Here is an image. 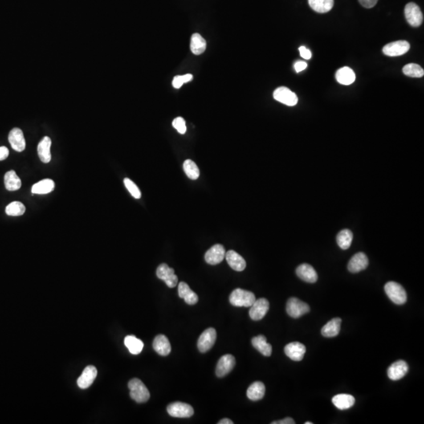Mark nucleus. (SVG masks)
<instances>
[{"label": "nucleus", "mask_w": 424, "mask_h": 424, "mask_svg": "<svg viewBox=\"0 0 424 424\" xmlns=\"http://www.w3.org/2000/svg\"><path fill=\"white\" fill-rule=\"evenodd\" d=\"M130 396L134 401L138 403H145L150 398V393L146 386L139 379H132L128 383Z\"/></svg>", "instance_id": "nucleus-1"}, {"label": "nucleus", "mask_w": 424, "mask_h": 424, "mask_svg": "<svg viewBox=\"0 0 424 424\" xmlns=\"http://www.w3.org/2000/svg\"><path fill=\"white\" fill-rule=\"evenodd\" d=\"M255 295L251 291L237 288L230 295V302L237 307H250L254 303Z\"/></svg>", "instance_id": "nucleus-2"}, {"label": "nucleus", "mask_w": 424, "mask_h": 424, "mask_svg": "<svg viewBox=\"0 0 424 424\" xmlns=\"http://www.w3.org/2000/svg\"><path fill=\"white\" fill-rule=\"evenodd\" d=\"M384 290L389 299L397 305L405 304L407 301V294L404 287L394 282L386 283Z\"/></svg>", "instance_id": "nucleus-3"}, {"label": "nucleus", "mask_w": 424, "mask_h": 424, "mask_svg": "<svg viewBox=\"0 0 424 424\" xmlns=\"http://www.w3.org/2000/svg\"><path fill=\"white\" fill-rule=\"evenodd\" d=\"M286 311L287 315L293 318H299L310 312L309 305L295 297L290 298L287 302Z\"/></svg>", "instance_id": "nucleus-4"}, {"label": "nucleus", "mask_w": 424, "mask_h": 424, "mask_svg": "<svg viewBox=\"0 0 424 424\" xmlns=\"http://www.w3.org/2000/svg\"><path fill=\"white\" fill-rule=\"evenodd\" d=\"M167 411L171 417L176 418H189L194 413L193 407L189 404L179 401L170 404Z\"/></svg>", "instance_id": "nucleus-5"}, {"label": "nucleus", "mask_w": 424, "mask_h": 424, "mask_svg": "<svg viewBox=\"0 0 424 424\" xmlns=\"http://www.w3.org/2000/svg\"><path fill=\"white\" fill-rule=\"evenodd\" d=\"M405 16L408 23L412 27H419L424 21V16L421 8L414 2H409L405 6Z\"/></svg>", "instance_id": "nucleus-6"}, {"label": "nucleus", "mask_w": 424, "mask_h": 424, "mask_svg": "<svg viewBox=\"0 0 424 424\" xmlns=\"http://www.w3.org/2000/svg\"><path fill=\"white\" fill-rule=\"evenodd\" d=\"M410 49V44L405 40L389 42L383 48V52L387 56L397 57L406 54Z\"/></svg>", "instance_id": "nucleus-7"}, {"label": "nucleus", "mask_w": 424, "mask_h": 424, "mask_svg": "<svg viewBox=\"0 0 424 424\" xmlns=\"http://www.w3.org/2000/svg\"><path fill=\"white\" fill-rule=\"evenodd\" d=\"M270 309L269 301L264 298L257 299L250 307L249 315L253 320H260L266 316Z\"/></svg>", "instance_id": "nucleus-8"}, {"label": "nucleus", "mask_w": 424, "mask_h": 424, "mask_svg": "<svg viewBox=\"0 0 424 424\" xmlns=\"http://www.w3.org/2000/svg\"><path fill=\"white\" fill-rule=\"evenodd\" d=\"M217 338L216 330L209 328L201 334L197 342V347L201 353H206L214 346Z\"/></svg>", "instance_id": "nucleus-9"}, {"label": "nucleus", "mask_w": 424, "mask_h": 424, "mask_svg": "<svg viewBox=\"0 0 424 424\" xmlns=\"http://www.w3.org/2000/svg\"><path fill=\"white\" fill-rule=\"evenodd\" d=\"M156 276L159 279L164 281L167 285L171 288L176 287L177 284L178 279L175 274V270L169 267L166 263H162L158 266L156 270Z\"/></svg>", "instance_id": "nucleus-10"}, {"label": "nucleus", "mask_w": 424, "mask_h": 424, "mask_svg": "<svg viewBox=\"0 0 424 424\" xmlns=\"http://www.w3.org/2000/svg\"><path fill=\"white\" fill-rule=\"evenodd\" d=\"M274 98L275 100L286 106H294L298 103L297 95L287 87H282L276 89L274 92Z\"/></svg>", "instance_id": "nucleus-11"}, {"label": "nucleus", "mask_w": 424, "mask_h": 424, "mask_svg": "<svg viewBox=\"0 0 424 424\" xmlns=\"http://www.w3.org/2000/svg\"><path fill=\"white\" fill-rule=\"evenodd\" d=\"M235 357H233V355H223L218 360V364L216 366V376L218 377H224L229 374L233 370V367L235 366Z\"/></svg>", "instance_id": "nucleus-12"}, {"label": "nucleus", "mask_w": 424, "mask_h": 424, "mask_svg": "<svg viewBox=\"0 0 424 424\" xmlns=\"http://www.w3.org/2000/svg\"><path fill=\"white\" fill-rule=\"evenodd\" d=\"M409 372V365L405 360H397L389 367L388 371V377L393 381L402 379Z\"/></svg>", "instance_id": "nucleus-13"}, {"label": "nucleus", "mask_w": 424, "mask_h": 424, "mask_svg": "<svg viewBox=\"0 0 424 424\" xmlns=\"http://www.w3.org/2000/svg\"><path fill=\"white\" fill-rule=\"evenodd\" d=\"M306 351H307L306 347L299 342L288 343L284 347L285 354L290 359L295 360V361H300V360H303Z\"/></svg>", "instance_id": "nucleus-14"}, {"label": "nucleus", "mask_w": 424, "mask_h": 424, "mask_svg": "<svg viewBox=\"0 0 424 424\" xmlns=\"http://www.w3.org/2000/svg\"><path fill=\"white\" fill-rule=\"evenodd\" d=\"M226 256V250L222 245H215L205 254V261L210 265L219 264Z\"/></svg>", "instance_id": "nucleus-15"}, {"label": "nucleus", "mask_w": 424, "mask_h": 424, "mask_svg": "<svg viewBox=\"0 0 424 424\" xmlns=\"http://www.w3.org/2000/svg\"><path fill=\"white\" fill-rule=\"evenodd\" d=\"M368 266V259L366 254L363 252H358L351 258L347 267L350 272L356 274L365 270Z\"/></svg>", "instance_id": "nucleus-16"}, {"label": "nucleus", "mask_w": 424, "mask_h": 424, "mask_svg": "<svg viewBox=\"0 0 424 424\" xmlns=\"http://www.w3.org/2000/svg\"><path fill=\"white\" fill-rule=\"evenodd\" d=\"M97 374H98V371L95 366L89 365L86 367L81 376L78 378L77 385L79 386V388L81 389H87L90 388L95 381Z\"/></svg>", "instance_id": "nucleus-17"}, {"label": "nucleus", "mask_w": 424, "mask_h": 424, "mask_svg": "<svg viewBox=\"0 0 424 424\" xmlns=\"http://www.w3.org/2000/svg\"><path fill=\"white\" fill-rule=\"evenodd\" d=\"M8 140L10 141V145L17 152H22L25 150L26 146L24 134L20 128H14L10 131L8 136Z\"/></svg>", "instance_id": "nucleus-18"}, {"label": "nucleus", "mask_w": 424, "mask_h": 424, "mask_svg": "<svg viewBox=\"0 0 424 424\" xmlns=\"http://www.w3.org/2000/svg\"><path fill=\"white\" fill-rule=\"evenodd\" d=\"M296 274L301 280L307 283H315L318 281V276L316 270L311 265L303 263L298 266Z\"/></svg>", "instance_id": "nucleus-19"}, {"label": "nucleus", "mask_w": 424, "mask_h": 424, "mask_svg": "<svg viewBox=\"0 0 424 424\" xmlns=\"http://www.w3.org/2000/svg\"><path fill=\"white\" fill-rule=\"evenodd\" d=\"M152 347H153V349L156 353L161 355V356H164V357L169 355L171 351H172L171 343H170L167 336H164V335H158L156 336L153 340Z\"/></svg>", "instance_id": "nucleus-20"}, {"label": "nucleus", "mask_w": 424, "mask_h": 424, "mask_svg": "<svg viewBox=\"0 0 424 424\" xmlns=\"http://www.w3.org/2000/svg\"><path fill=\"white\" fill-rule=\"evenodd\" d=\"M226 258L228 264L233 270L236 271H243L246 268V262L245 258L241 256V254L236 252L233 250L226 252Z\"/></svg>", "instance_id": "nucleus-21"}, {"label": "nucleus", "mask_w": 424, "mask_h": 424, "mask_svg": "<svg viewBox=\"0 0 424 424\" xmlns=\"http://www.w3.org/2000/svg\"><path fill=\"white\" fill-rule=\"evenodd\" d=\"M178 295L189 305H195L198 302V295L191 289L185 282H180L178 284Z\"/></svg>", "instance_id": "nucleus-22"}, {"label": "nucleus", "mask_w": 424, "mask_h": 424, "mask_svg": "<svg viewBox=\"0 0 424 424\" xmlns=\"http://www.w3.org/2000/svg\"><path fill=\"white\" fill-rule=\"evenodd\" d=\"M50 147H51V139L47 136L43 138L39 143L37 150H38L39 159L42 163L47 164L51 160Z\"/></svg>", "instance_id": "nucleus-23"}, {"label": "nucleus", "mask_w": 424, "mask_h": 424, "mask_svg": "<svg viewBox=\"0 0 424 424\" xmlns=\"http://www.w3.org/2000/svg\"><path fill=\"white\" fill-rule=\"evenodd\" d=\"M253 347L259 351L262 355L266 357H270L272 354V346L266 341V338L262 335L255 336L251 339Z\"/></svg>", "instance_id": "nucleus-24"}, {"label": "nucleus", "mask_w": 424, "mask_h": 424, "mask_svg": "<svg viewBox=\"0 0 424 424\" xmlns=\"http://www.w3.org/2000/svg\"><path fill=\"white\" fill-rule=\"evenodd\" d=\"M332 403L337 409L345 410V409H350L354 405L355 398L351 394L341 393L332 397Z\"/></svg>", "instance_id": "nucleus-25"}, {"label": "nucleus", "mask_w": 424, "mask_h": 424, "mask_svg": "<svg viewBox=\"0 0 424 424\" xmlns=\"http://www.w3.org/2000/svg\"><path fill=\"white\" fill-rule=\"evenodd\" d=\"M342 320L340 318H333L332 320L328 321L325 325L322 328V336L327 338L335 337L339 335L340 332V324Z\"/></svg>", "instance_id": "nucleus-26"}, {"label": "nucleus", "mask_w": 424, "mask_h": 424, "mask_svg": "<svg viewBox=\"0 0 424 424\" xmlns=\"http://www.w3.org/2000/svg\"><path fill=\"white\" fill-rule=\"evenodd\" d=\"M266 388L262 382H254L249 387L247 396L251 401H256L262 399L265 395Z\"/></svg>", "instance_id": "nucleus-27"}, {"label": "nucleus", "mask_w": 424, "mask_h": 424, "mask_svg": "<svg viewBox=\"0 0 424 424\" xmlns=\"http://www.w3.org/2000/svg\"><path fill=\"white\" fill-rule=\"evenodd\" d=\"M336 79L340 84L348 86L355 81L356 75L353 70L350 68L343 67L336 71Z\"/></svg>", "instance_id": "nucleus-28"}, {"label": "nucleus", "mask_w": 424, "mask_h": 424, "mask_svg": "<svg viewBox=\"0 0 424 424\" xmlns=\"http://www.w3.org/2000/svg\"><path fill=\"white\" fill-rule=\"evenodd\" d=\"M207 48V42L198 33H195L191 37L190 50L193 54L200 55L205 52Z\"/></svg>", "instance_id": "nucleus-29"}, {"label": "nucleus", "mask_w": 424, "mask_h": 424, "mask_svg": "<svg viewBox=\"0 0 424 424\" xmlns=\"http://www.w3.org/2000/svg\"><path fill=\"white\" fill-rule=\"evenodd\" d=\"M308 3L313 10L324 14L333 8L334 0H308Z\"/></svg>", "instance_id": "nucleus-30"}, {"label": "nucleus", "mask_w": 424, "mask_h": 424, "mask_svg": "<svg viewBox=\"0 0 424 424\" xmlns=\"http://www.w3.org/2000/svg\"><path fill=\"white\" fill-rule=\"evenodd\" d=\"M54 186H55V183L53 180L49 178L41 180L39 182L33 185L32 193L33 194H47L54 190Z\"/></svg>", "instance_id": "nucleus-31"}, {"label": "nucleus", "mask_w": 424, "mask_h": 424, "mask_svg": "<svg viewBox=\"0 0 424 424\" xmlns=\"http://www.w3.org/2000/svg\"><path fill=\"white\" fill-rule=\"evenodd\" d=\"M4 184L7 190H18L21 187V180L14 171H10L4 176Z\"/></svg>", "instance_id": "nucleus-32"}, {"label": "nucleus", "mask_w": 424, "mask_h": 424, "mask_svg": "<svg viewBox=\"0 0 424 424\" xmlns=\"http://www.w3.org/2000/svg\"><path fill=\"white\" fill-rule=\"evenodd\" d=\"M124 344L132 354H139L142 351L144 343L135 336H127L124 339Z\"/></svg>", "instance_id": "nucleus-33"}, {"label": "nucleus", "mask_w": 424, "mask_h": 424, "mask_svg": "<svg viewBox=\"0 0 424 424\" xmlns=\"http://www.w3.org/2000/svg\"><path fill=\"white\" fill-rule=\"evenodd\" d=\"M338 245L343 250H347L351 247L353 241V233L351 230H343L338 233L336 237Z\"/></svg>", "instance_id": "nucleus-34"}, {"label": "nucleus", "mask_w": 424, "mask_h": 424, "mask_svg": "<svg viewBox=\"0 0 424 424\" xmlns=\"http://www.w3.org/2000/svg\"><path fill=\"white\" fill-rule=\"evenodd\" d=\"M403 72L407 76L413 78H421L424 76V71L421 66L417 64H408L403 68Z\"/></svg>", "instance_id": "nucleus-35"}, {"label": "nucleus", "mask_w": 424, "mask_h": 424, "mask_svg": "<svg viewBox=\"0 0 424 424\" xmlns=\"http://www.w3.org/2000/svg\"><path fill=\"white\" fill-rule=\"evenodd\" d=\"M183 169L185 175L192 180H196L200 176V170L193 160H186L183 164Z\"/></svg>", "instance_id": "nucleus-36"}, {"label": "nucleus", "mask_w": 424, "mask_h": 424, "mask_svg": "<svg viewBox=\"0 0 424 424\" xmlns=\"http://www.w3.org/2000/svg\"><path fill=\"white\" fill-rule=\"evenodd\" d=\"M25 207L19 201H14L6 208V214L10 216H21L25 214Z\"/></svg>", "instance_id": "nucleus-37"}, {"label": "nucleus", "mask_w": 424, "mask_h": 424, "mask_svg": "<svg viewBox=\"0 0 424 424\" xmlns=\"http://www.w3.org/2000/svg\"><path fill=\"white\" fill-rule=\"evenodd\" d=\"M124 182L126 188H127V190L129 191V193H131L132 197H135V199L141 198V191L139 190V187L135 185V183H134L133 181L126 177L124 178Z\"/></svg>", "instance_id": "nucleus-38"}, {"label": "nucleus", "mask_w": 424, "mask_h": 424, "mask_svg": "<svg viewBox=\"0 0 424 424\" xmlns=\"http://www.w3.org/2000/svg\"><path fill=\"white\" fill-rule=\"evenodd\" d=\"M192 79H193V75H191V74H186V75H177V76L174 78L172 85H173V87L175 88L179 89L183 85V83H188V82L191 81Z\"/></svg>", "instance_id": "nucleus-39"}, {"label": "nucleus", "mask_w": 424, "mask_h": 424, "mask_svg": "<svg viewBox=\"0 0 424 424\" xmlns=\"http://www.w3.org/2000/svg\"><path fill=\"white\" fill-rule=\"evenodd\" d=\"M172 125L177 130L178 133L183 135L186 132V125L185 121L182 117H177L172 122Z\"/></svg>", "instance_id": "nucleus-40"}, {"label": "nucleus", "mask_w": 424, "mask_h": 424, "mask_svg": "<svg viewBox=\"0 0 424 424\" xmlns=\"http://www.w3.org/2000/svg\"><path fill=\"white\" fill-rule=\"evenodd\" d=\"M299 50V52H300V56L302 57V58H304L306 60L311 59V57H312V54H311V50L306 48L305 46H300Z\"/></svg>", "instance_id": "nucleus-41"}, {"label": "nucleus", "mask_w": 424, "mask_h": 424, "mask_svg": "<svg viewBox=\"0 0 424 424\" xmlns=\"http://www.w3.org/2000/svg\"><path fill=\"white\" fill-rule=\"evenodd\" d=\"M358 1L361 4V6L367 8V9H370V8L376 6V3L378 2V0H358Z\"/></svg>", "instance_id": "nucleus-42"}, {"label": "nucleus", "mask_w": 424, "mask_h": 424, "mask_svg": "<svg viewBox=\"0 0 424 424\" xmlns=\"http://www.w3.org/2000/svg\"><path fill=\"white\" fill-rule=\"evenodd\" d=\"M294 67H295V71H296V72H300V71H303V70L307 69V64L305 62L299 61V62H295V65H294Z\"/></svg>", "instance_id": "nucleus-43"}, {"label": "nucleus", "mask_w": 424, "mask_h": 424, "mask_svg": "<svg viewBox=\"0 0 424 424\" xmlns=\"http://www.w3.org/2000/svg\"><path fill=\"white\" fill-rule=\"evenodd\" d=\"M9 156V149L6 147H0V161L6 160Z\"/></svg>", "instance_id": "nucleus-44"}, {"label": "nucleus", "mask_w": 424, "mask_h": 424, "mask_svg": "<svg viewBox=\"0 0 424 424\" xmlns=\"http://www.w3.org/2000/svg\"><path fill=\"white\" fill-rule=\"evenodd\" d=\"M295 422L294 421L293 419L290 418V417H287V418L283 419V420H282V421H274V422L271 423V424H295Z\"/></svg>", "instance_id": "nucleus-45"}, {"label": "nucleus", "mask_w": 424, "mask_h": 424, "mask_svg": "<svg viewBox=\"0 0 424 424\" xmlns=\"http://www.w3.org/2000/svg\"><path fill=\"white\" fill-rule=\"evenodd\" d=\"M218 424H233V421L230 419H222L221 421H218Z\"/></svg>", "instance_id": "nucleus-46"}, {"label": "nucleus", "mask_w": 424, "mask_h": 424, "mask_svg": "<svg viewBox=\"0 0 424 424\" xmlns=\"http://www.w3.org/2000/svg\"><path fill=\"white\" fill-rule=\"evenodd\" d=\"M305 424H313V423L311 422H306Z\"/></svg>", "instance_id": "nucleus-47"}]
</instances>
